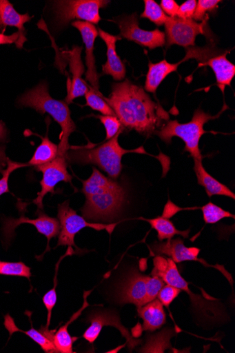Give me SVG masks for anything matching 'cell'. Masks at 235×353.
Here are the masks:
<instances>
[{
	"label": "cell",
	"mask_w": 235,
	"mask_h": 353,
	"mask_svg": "<svg viewBox=\"0 0 235 353\" xmlns=\"http://www.w3.org/2000/svg\"><path fill=\"white\" fill-rule=\"evenodd\" d=\"M104 99L124 127L143 135L154 133L163 119H169L143 88L129 80L114 83L110 97Z\"/></svg>",
	"instance_id": "6da1fadb"
},
{
	"label": "cell",
	"mask_w": 235,
	"mask_h": 353,
	"mask_svg": "<svg viewBox=\"0 0 235 353\" xmlns=\"http://www.w3.org/2000/svg\"><path fill=\"white\" fill-rule=\"evenodd\" d=\"M18 105L34 109L44 115L49 114L61 128L60 143L58 145V156L64 157L70 150L69 139L76 131V124L71 117V112L68 105L64 101L55 100L49 92L46 82L40 83L23 94L18 99Z\"/></svg>",
	"instance_id": "7a4b0ae2"
},
{
	"label": "cell",
	"mask_w": 235,
	"mask_h": 353,
	"mask_svg": "<svg viewBox=\"0 0 235 353\" xmlns=\"http://www.w3.org/2000/svg\"><path fill=\"white\" fill-rule=\"evenodd\" d=\"M123 128L112 139L96 148H73L67 152L65 159L71 162L81 165H93L103 170L112 179H117L122 171V157L127 153L136 152L147 154L143 146L134 149L125 150L119 143V138Z\"/></svg>",
	"instance_id": "3957f363"
},
{
	"label": "cell",
	"mask_w": 235,
	"mask_h": 353,
	"mask_svg": "<svg viewBox=\"0 0 235 353\" xmlns=\"http://www.w3.org/2000/svg\"><path fill=\"white\" fill-rule=\"evenodd\" d=\"M226 108L225 105L223 110L216 116H212L198 109L190 122L181 123L178 120L169 121L156 132V134L166 144H171L174 137L180 138L185 143V150L190 154L194 161H203L199 141L201 137L207 133L205 130V125L210 121L218 118Z\"/></svg>",
	"instance_id": "277c9868"
},
{
	"label": "cell",
	"mask_w": 235,
	"mask_h": 353,
	"mask_svg": "<svg viewBox=\"0 0 235 353\" xmlns=\"http://www.w3.org/2000/svg\"><path fill=\"white\" fill-rule=\"evenodd\" d=\"M57 217L61 230L58 235L57 246L74 247L77 250L79 249L75 243V236L82 230L88 228L96 231L105 230L112 234L118 224L117 223L110 224L90 223L70 208V201H65L58 205Z\"/></svg>",
	"instance_id": "5b68a950"
},
{
	"label": "cell",
	"mask_w": 235,
	"mask_h": 353,
	"mask_svg": "<svg viewBox=\"0 0 235 353\" xmlns=\"http://www.w3.org/2000/svg\"><path fill=\"white\" fill-rule=\"evenodd\" d=\"M167 259L165 267L154 275L161 277L165 283L188 294L193 308L199 315L209 321H221L223 314L221 303L206 299L205 296L196 295L191 292L188 283L181 275L176 263L171 259Z\"/></svg>",
	"instance_id": "8992f818"
},
{
	"label": "cell",
	"mask_w": 235,
	"mask_h": 353,
	"mask_svg": "<svg viewBox=\"0 0 235 353\" xmlns=\"http://www.w3.org/2000/svg\"><path fill=\"white\" fill-rule=\"evenodd\" d=\"M110 1L107 0H68L55 1L53 10L57 26L62 28L72 21L83 20L92 24L101 21L100 9L106 8Z\"/></svg>",
	"instance_id": "52a82bcc"
},
{
	"label": "cell",
	"mask_w": 235,
	"mask_h": 353,
	"mask_svg": "<svg viewBox=\"0 0 235 353\" xmlns=\"http://www.w3.org/2000/svg\"><path fill=\"white\" fill-rule=\"evenodd\" d=\"M227 52H218L211 46L205 48H188L183 62L189 59H195L198 61V68L210 67L215 74L217 84L224 93L226 86H231V82L235 76V66L227 59Z\"/></svg>",
	"instance_id": "ba28073f"
},
{
	"label": "cell",
	"mask_w": 235,
	"mask_h": 353,
	"mask_svg": "<svg viewBox=\"0 0 235 353\" xmlns=\"http://www.w3.org/2000/svg\"><path fill=\"white\" fill-rule=\"evenodd\" d=\"M81 209L83 217L87 221H112L119 214L125 201V192L119 187L102 194L85 196Z\"/></svg>",
	"instance_id": "9c48e42d"
},
{
	"label": "cell",
	"mask_w": 235,
	"mask_h": 353,
	"mask_svg": "<svg viewBox=\"0 0 235 353\" xmlns=\"http://www.w3.org/2000/svg\"><path fill=\"white\" fill-rule=\"evenodd\" d=\"M39 214L37 219H29L25 215L19 218L4 217L3 219V228L1 232L3 236V245L6 248L10 246L12 240L15 236L16 229L23 223H29L34 226L39 233L44 235L48 239L47 248L44 254L50 250V241L57 237L60 232L59 221L57 218L51 217L43 212L38 210Z\"/></svg>",
	"instance_id": "30bf717a"
},
{
	"label": "cell",
	"mask_w": 235,
	"mask_h": 353,
	"mask_svg": "<svg viewBox=\"0 0 235 353\" xmlns=\"http://www.w3.org/2000/svg\"><path fill=\"white\" fill-rule=\"evenodd\" d=\"M208 19L198 23L193 19L170 17L164 24L166 48H170L174 45L185 48L194 46L195 40L198 35L207 36Z\"/></svg>",
	"instance_id": "8fae6325"
},
{
	"label": "cell",
	"mask_w": 235,
	"mask_h": 353,
	"mask_svg": "<svg viewBox=\"0 0 235 353\" xmlns=\"http://www.w3.org/2000/svg\"><path fill=\"white\" fill-rule=\"evenodd\" d=\"M121 30L120 37L135 42L150 50L161 48L165 44V35L163 31L155 29L145 30L139 26L137 14L123 15L115 19Z\"/></svg>",
	"instance_id": "7c38bea8"
},
{
	"label": "cell",
	"mask_w": 235,
	"mask_h": 353,
	"mask_svg": "<svg viewBox=\"0 0 235 353\" xmlns=\"http://www.w3.org/2000/svg\"><path fill=\"white\" fill-rule=\"evenodd\" d=\"M88 320L90 326L83 334V337L92 344L99 337L101 331L105 327H113L118 330L123 337L126 339L129 350H132L141 343V341L132 337L130 332L121 323L119 314L110 310H99L92 312Z\"/></svg>",
	"instance_id": "4fadbf2b"
},
{
	"label": "cell",
	"mask_w": 235,
	"mask_h": 353,
	"mask_svg": "<svg viewBox=\"0 0 235 353\" xmlns=\"http://www.w3.org/2000/svg\"><path fill=\"white\" fill-rule=\"evenodd\" d=\"M65 157L57 156L52 162L36 167L38 172L43 173L41 181V190L33 203L38 207V210H43V199L48 194H55L56 185L61 181L72 183V176L67 170Z\"/></svg>",
	"instance_id": "5bb4252c"
},
{
	"label": "cell",
	"mask_w": 235,
	"mask_h": 353,
	"mask_svg": "<svg viewBox=\"0 0 235 353\" xmlns=\"http://www.w3.org/2000/svg\"><path fill=\"white\" fill-rule=\"evenodd\" d=\"M151 251L156 255L167 256L175 263L196 261L206 267L216 268L227 278L230 283L232 282L231 275L228 274L223 267L219 265L213 266L209 265L205 261L199 259L198 255L200 252V249L194 247H186L184 244V241L180 238L172 239L165 242H155L151 245Z\"/></svg>",
	"instance_id": "9a60e30c"
},
{
	"label": "cell",
	"mask_w": 235,
	"mask_h": 353,
	"mask_svg": "<svg viewBox=\"0 0 235 353\" xmlns=\"http://www.w3.org/2000/svg\"><path fill=\"white\" fill-rule=\"evenodd\" d=\"M146 276L137 270L129 272L119 283L116 298L121 305L131 303L137 308L147 303Z\"/></svg>",
	"instance_id": "2e32d148"
},
{
	"label": "cell",
	"mask_w": 235,
	"mask_h": 353,
	"mask_svg": "<svg viewBox=\"0 0 235 353\" xmlns=\"http://www.w3.org/2000/svg\"><path fill=\"white\" fill-rule=\"evenodd\" d=\"M72 25L79 30L85 46V79L95 91L99 92V75L96 71L94 56V45L99 34L98 30L94 24L86 21H76Z\"/></svg>",
	"instance_id": "e0dca14e"
},
{
	"label": "cell",
	"mask_w": 235,
	"mask_h": 353,
	"mask_svg": "<svg viewBox=\"0 0 235 353\" xmlns=\"http://www.w3.org/2000/svg\"><path fill=\"white\" fill-rule=\"evenodd\" d=\"M82 48L74 46L69 52L70 71L72 74V80L68 83L67 87V96L65 100L66 104H72L73 101L84 96L89 88L84 83L81 77L85 73V67L81 59Z\"/></svg>",
	"instance_id": "ac0fdd59"
},
{
	"label": "cell",
	"mask_w": 235,
	"mask_h": 353,
	"mask_svg": "<svg viewBox=\"0 0 235 353\" xmlns=\"http://www.w3.org/2000/svg\"><path fill=\"white\" fill-rule=\"evenodd\" d=\"M91 294V292H84V302L82 307L75 312L70 318L68 323H66L63 326L56 330H50L45 327H42L39 330L43 335L50 339L54 345L58 352L63 353H72L74 352L73 345L74 343L78 339L76 337L71 336L68 332L69 326L79 318L83 310H85L90 305L88 303L87 298Z\"/></svg>",
	"instance_id": "d6986e66"
},
{
	"label": "cell",
	"mask_w": 235,
	"mask_h": 353,
	"mask_svg": "<svg viewBox=\"0 0 235 353\" xmlns=\"http://www.w3.org/2000/svg\"><path fill=\"white\" fill-rule=\"evenodd\" d=\"M98 33L108 48V60L103 68V74L111 76L117 81L123 80L126 74L125 64L116 53V43L121 40V37L111 35L100 28L98 29Z\"/></svg>",
	"instance_id": "ffe728a7"
},
{
	"label": "cell",
	"mask_w": 235,
	"mask_h": 353,
	"mask_svg": "<svg viewBox=\"0 0 235 353\" xmlns=\"http://www.w3.org/2000/svg\"><path fill=\"white\" fill-rule=\"evenodd\" d=\"M194 170L198 184L205 188L209 197L223 196L235 200L234 192L225 185L210 175L205 169L203 161H194Z\"/></svg>",
	"instance_id": "44dd1931"
},
{
	"label": "cell",
	"mask_w": 235,
	"mask_h": 353,
	"mask_svg": "<svg viewBox=\"0 0 235 353\" xmlns=\"http://www.w3.org/2000/svg\"><path fill=\"white\" fill-rule=\"evenodd\" d=\"M137 309L139 316L143 319L144 331L154 332L165 324L166 314L159 300L155 299Z\"/></svg>",
	"instance_id": "7402d4cb"
},
{
	"label": "cell",
	"mask_w": 235,
	"mask_h": 353,
	"mask_svg": "<svg viewBox=\"0 0 235 353\" xmlns=\"http://www.w3.org/2000/svg\"><path fill=\"white\" fill-rule=\"evenodd\" d=\"M181 62L172 63L166 60L158 63H150L146 77L145 89L149 92L155 93L162 81L170 74L177 71Z\"/></svg>",
	"instance_id": "603a6c76"
},
{
	"label": "cell",
	"mask_w": 235,
	"mask_h": 353,
	"mask_svg": "<svg viewBox=\"0 0 235 353\" xmlns=\"http://www.w3.org/2000/svg\"><path fill=\"white\" fill-rule=\"evenodd\" d=\"M29 14H21L17 12L8 0H0V30L4 32L8 26L15 27L25 37L24 24L32 19Z\"/></svg>",
	"instance_id": "cb8c5ba5"
},
{
	"label": "cell",
	"mask_w": 235,
	"mask_h": 353,
	"mask_svg": "<svg viewBox=\"0 0 235 353\" xmlns=\"http://www.w3.org/2000/svg\"><path fill=\"white\" fill-rule=\"evenodd\" d=\"M92 170L90 177L83 183L82 191L85 196L102 194L121 187L117 182L105 176L95 168H93Z\"/></svg>",
	"instance_id": "d4e9b609"
},
{
	"label": "cell",
	"mask_w": 235,
	"mask_h": 353,
	"mask_svg": "<svg viewBox=\"0 0 235 353\" xmlns=\"http://www.w3.org/2000/svg\"><path fill=\"white\" fill-rule=\"evenodd\" d=\"M147 221L152 229L156 231L158 239L159 241L164 240L170 241L175 236L179 235L185 239L189 238L190 230L186 231H179L174 226L173 222L163 216H159L152 219H143Z\"/></svg>",
	"instance_id": "484cf974"
},
{
	"label": "cell",
	"mask_w": 235,
	"mask_h": 353,
	"mask_svg": "<svg viewBox=\"0 0 235 353\" xmlns=\"http://www.w3.org/2000/svg\"><path fill=\"white\" fill-rule=\"evenodd\" d=\"M5 327L10 332V337L15 332H21L37 343L45 352H58L53 343L40 331L33 328L32 325H31V330L23 331L16 326L13 318L10 314H7L5 316Z\"/></svg>",
	"instance_id": "4316f807"
},
{
	"label": "cell",
	"mask_w": 235,
	"mask_h": 353,
	"mask_svg": "<svg viewBox=\"0 0 235 353\" xmlns=\"http://www.w3.org/2000/svg\"><path fill=\"white\" fill-rule=\"evenodd\" d=\"M58 156V145L52 142L46 136L42 137V142L30 159L28 166L38 167L53 161Z\"/></svg>",
	"instance_id": "83f0119b"
},
{
	"label": "cell",
	"mask_w": 235,
	"mask_h": 353,
	"mask_svg": "<svg viewBox=\"0 0 235 353\" xmlns=\"http://www.w3.org/2000/svg\"><path fill=\"white\" fill-rule=\"evenodd\" d=\"M85 96L86 106L100 112L103 115L116 117L112 108L105 101L103 96L99 92H96L91 88Z\"/></svg>",
	"instance_id": "f1b7e54d"
},
{
	"label": "cell",
	"mask_w": 235,
	"mask_h": 353,
	"mask_svg": "<svg viewBox=\"0 0 235 353\" xmlns=\"http://www.w3.org/2000/svg\"><path fill=\"white\" fill-rule=\"evenodd\" d=\"M74 253V250L72 248H69V250H67L65 254L61 256L60 260L57 262V264L56 265V272L55 276L54 279V287L52 288L50 291H49L44 296L43 299V303L48 310V319H47V325L45 326L46 328L50 327V322H51V317H52V312L53 310V308L55 307V305L57 303V275H58V270L59 267L61 263V261L65 258L66 255H72Z\"/></svg>",
	"instance_id": "f546056e"
},
{
	"label": "cell",
	"mask_w": 235,
	"mask_h": 353,
	"mask_svg": "<svg viewBox=\"0 0 235 353\" xmlns=\"http://www.w3.org/2000/svg\"><path fill=\"white\" fill-rule=\"evenodd\" d=\"M144 3L145 10L141 16V18L147 19L158 26L164 25L170 19L154 0H145Z\"/></svg>",
	"instance_id": "4dcf8cb0"
},
{
	"label": "cell",
	"mask_w": 235,
	"mask_h": 353,
	"mask_svg": "<svg viewBox=\"0 0 235 353\" xmlns=\"http://www.w3.org/2000/svg\"><path fill=\"white\" fill-rule=\"evenodd\" d=\"M0 275L25 277L29 279L32 274L30 268L21 262L0 261Z\"/></svg>",
	"instance_id": "1f68e13d"
},
{
	"label": "cell",
	"mask_w": 235,
	"mask_h": 353,
	"mask_svg": "<svg viewBox=\"0 0 235 353\" xmlns=\"http://www.w3.org/2000/svg\"><path fill=\"white\" fill-rule=\"evenodd\" d=\"M201 210H203L204 220L206 223H216L225 218L234 219V214H231L228 211L224 210L212 203H209L204 207L201 208Z\"/></svg>",
	"instance_id": "d6a6232c"
},
{
	"label": "cell",
	"mask_w": 235,
	"mask_h": 353,
	"mask_svg": "<svg viewBox=\"0 0 235 353\" xmlns=\"http://www.w3.org/2000/svg\"><path fill=\"white\" fill-rule=\"evenodd\" d=\"M220 3V0H198L192 19L196 22H203L209 19L207 13L214 12Z\"/></svg>",
	"instance_id": "836d02e7"
},
{
	"label": "cell",
	"mask_w": 235,
	"mask_h": 353,
	"mask_svg": "<svg viewBox=\"0 0 235 353\" xmlns=\"http://www.w3.org/2000/svg\"><path fill=\"white\" fill-rule=\"evenodd\" d=\"M96 117L105 128L107 141L114 138L121 130L122 124L116 117L98 115Z\"/></svg>",
	"instance_id": "e575fe53"
},
{
	"label": "cell",
	"mask_w": 235,
	"mask_h": 353,
	"mask_svg": "<svg viewBox=\"0 0 235 353\" xmlns=\"http://www.w3.org/2000/svg\"><path fill=\"white\" fill-rule=\"evenodd\" d=\"M8 168L5 171H2L3 178L0 179V196L10 192L9 190V179L11 174L15 170L28 167V164L15 163L11 161L9 159L7 160Z\"/></svg>",
	"instance_id": "d590c367"
},
{
	"label": "cell",
	"mask_w": 235,
	"mask_h": 353,
	"mask_svg": "<svg viewBox=\"0 0 235 353\" xmlns=\"http://www.w3.org/2000/svg\"><path fill=\"white\" fill-rule=\"evenodd\" d=\"M181 292L176 287L170 284L164 285L157 296L158 300L163 306L169 307Z\"/></svg>",
	"instance_id": "8d00e7d4"
},
{
	"label": "cell",
	"mask_w": 235,
	"mask_h": 353,
	"mask_svg": "<svg viewBox=\"0 0 235 353\" xmlns=\"http://www.w3.org/2000/svg\"><path fill=\"white\" fill-rule=\"evenodd\" d=\"M145 279L148 303L156 299L165 283L161 277L156 275H152V276H146Z\"/></svg>",
	"instance_id": "74e56055"
},
{
	"label": "cell",
	"mask_w": 235,
	"mask_h": 353,
	"mask_svg": "<svg viewBox=\"0 0 235 353\" xmlns=\"http://www.w3.org/2000/svg\"><path fill=\"white\" fill-rule=\"evenodd\" d=\"M26 41L25 37L20 34L19 31L10 36L0 33V46L15 43L17 48L22 49Z\"/></svg>",
	"instance_id": "f35d334b"
},
{
	"label": "cell",
	"mask_w": 235,
	"mask_h": 353,
	"mask_svg": "<svg viewBox=\"0 0 235 353\" xmlns=\"http://www.w3.org/2000/svg\"><path fill=\"white\" fill-rule=\"evenodd\" d=\"M196 0H187L179 6L177 17L183 19H192L196 7Z\"/></svg>",
	"instance_id": "ab89813d"
},
{
	"label": "cell",
	"mask_w": 235,
	"mask_h": 353,
	"mask_svg": "<svg viewBox=\"0 0 235 353\" xmlns=\"http://www.w3.org/2000/svg\"><path fill=\"white\" fill-rule=\"evenodd\" d=\"M160 7L167 17H177L179 6L174 0H162Z\"/></svg>",
	"instance_id": "60d3db41"
},
{
	"label": "cell",
	"mask_w": 235,
	"mask_h": 353,
	"mask_svg": "<svg viewBox=\"0 0 235 353\" xmlns=\"http://www.w3.org/2000/svg\"><path fill=\"white\" fill-rule=\"evenodd\" d=\"M8 139V130L6 123L0 120V143H4Z\"/></svg>",
	"instance_id": "b9f144b4"
},
{
	"label": "cell",
	"mask_w": 235,
	"mask_h": 353,
	"mask_svg": "<svg viewBox=\"0 0 235 353\" xmlns=\"http://www.w3.org/2000/svg\"><path fill=\"white\" fill-rule=\"evenodd\" d=\"M3 168V165H0V170L2 171Z\"/></svg>",
	"instance_id": "7bdbcfd3"
}]
</instances>
